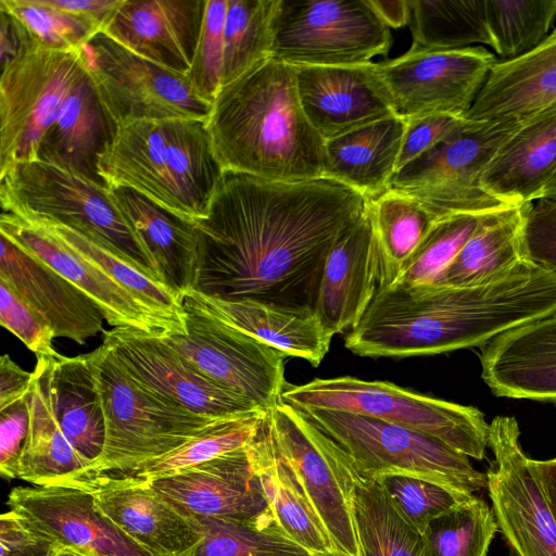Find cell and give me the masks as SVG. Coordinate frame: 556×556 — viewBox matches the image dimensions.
I'll use <instances>...</instances> for the list:
<instances>
[{"label":"cell","instance_id":"obj_4","mask_svg":"<svg viewBox=\"0 0 556 556\" xmlns=\"http://www.w3.org/2000/svg\"><path fill=\"white\" fill-rule=\"evenodd\" d=\"M98 169L106 187L132 188L192 223L206 216L224 173L207 121L191 118L118 125Z\"/></svg>","mask_w":556,"mask_h":556},{"label":"cell","instance_id":"obj_2","mask_svg":"<svg viewBox=\"0 0 556 556\" xmlns=\"http://www.w3.org/2000/svg\"><path fill=\"white\" fill-rule=\"evenodd\" d=\"M556 311V275L525 258L509 274L473 287L379 283L344 345L363 357L404 358L483 346Z\"/></svg>","mask_w":556,"mask_h":556},{"label":"cell","instance_id":"obj_40","mask_svg":"<svg viewBox=\"0 0 556 556\" xmlns=\"http://www.w3.org/2000/svg\"><path fill=\"white\" fill-rule=\"evenodd\" d=\"M23 219L33 222L53 233L71 249L104 270L149 308L172 323L178 332H185L186 311L182 298L170 288L151 279L126 260L77 230L52 222Z\"/></svg>","mask_w":556,"mask_h":556},{"label":"cell","instance_id":"obj_41","mask_svg":"<svg viewBox=\"0 0 556 556\" xmlns=\"http://www.w3.org/2000/svg\"><path fill=\"white\" fill-rule=\"evenodd\" d=\"M415 45L427 49H459L471 43L491 48L483 0H410Z\"/></svg>","mask_w":556,"mask_h":556},{"label":"cell","instance_id":"obj_55","mask_svg":"<svg viewBox=\"0 0 556 556\" xmlns=\"http://www.w3.org/2000/svg\"><path fill=\"white\" fill-rule=\"evenodd\" d=\"M33 371L22 369L4 354L0 358V409L24 399L28 392Z\"/></svg>","mask_w":556,"mask_h":556},{"label":"cell","instance_id":"obj_17","mask_svg":"<svg viewBox=\"0 0 556 556\" xmlns=\"http://www.w3.org/2000/svg\"><path fill=\"white\" fill-rule=\"evenodd\" d=\"M267 419L278 448L298 475L334 548L359 556L340 448L292 405L279 402L267 410Z\"/></svg>","mask_w":556,"mask_h":556},{"label":"cell","instance_id":"obj_25","mask_svg":"<svg viewBox=\"0 0 556 556\" xmlns=\"http://www.w3.org/2000/svg\"><path fill=\"white\" fill-rule=\"evenodd\" d=\"M378 247L370 205L333 243L321 275L315 313L334 336L348 332L369 304L379 282Z\"/></svg>","mask_w":556,"mask_h":556},{"label":"cell","instance_id":"obj_35","mask_svg":"<svg viewBox=\"0 0 556 556\" xmlns=\"http://www.w3.org/2000/svg\"><path fill=\"white\" fill-rule=\"evenodd\" d=\"M406 122L394 115L326 141L328 178L374 200L396 173Z\"/></svg>","mask_w":556,"mask_h":556},{"label":"cell","instance_id":"obj_1","mask_svg":"<svg viewBox=\"0 0 556 556\" xmlns=\"http://www.w3.org/2000/svg\"><path fill=\"white\" fill-rule=\"evenodd\" d=\"M369 199L332 178L283 182L224 170L193 222V291L315 311L327 256Z\"/></svg>","mask_w":556,"mask_h":556},{"label":"cell","instance_id":"obj_29","mask_svg":"<svg viewBox=\"0 0 556 556\" xmlns=\"http://www.w3.org/2000/svg\"><path fill=\"white\" fill-rule=\"evenodd\" d=\"M116 130V123L85 68L71 89L59 117L42 137L37 160L106 187L99 174L98 162Z\"/></svg>","mask_w":556,"mask_h":556},{"label":"cell","instance_id":"obj_57","mask_svg":"<svg viewBox=\"0 0 556 556\" xmlns=\"http://www.w3.org/2000/svg\"><path fill=\"white\" fill-rule=\"evenodd\" d=\"M45 4L70 13L90 16L104 27L124 0H41Z\"/></svg>","mask_w":556,"mask_h":556},{"label":"cell","instance_id":"obj_23","mask_svg":"<svg viewBox=\"0 0 556 556\" xmlns=\"http://www.w3.org/2000/svg\"><path fill=\"white\" fill-rule=\"evenodd\" d=\"M0 248V280L49 323L54 338L85 344L103 331L104 316L85 292L1 232Z\"/></svg>","mask_w":556,"mask_h":556},{"label":"cell","instance_id":"obj_22","mask_svg":"<svg viewBox=\"0 0 556 556\" xmlns=\"http://www.w3.org/2000/svg\"><path fill=\"white\" fill-rule=\"evenodd\" d=\"M206 0H124L102 30L132 52L187 75Z\"/></svg>","mask_w":556,"mask_h":556},{"label":"cell","instance_id":"obj_11","mask_svg":"<svg viewBox=\"0 0 556 556\" xmlns=\"http://www.w3.org/2000/svg\"><path fill=\"white\" fill-rule=\"evenodd\" d=\"M83 48L56 51L35 40L0 76V173L37 160L47 130L85 72Z\"/></svg>","mask_w":556,"mask_h":556},{"label":"cell","instance_id":"obj_49","mask_svg":"<svg viewBox=\"0 0 556 556\" xmlns=\"http://www.w3.org/2000/svg\"><path fill=\"white\" fill-rule=\"evenodd\" d=\"M227 10L228 0H206L198 47L187 74L199 96L212 104L222 83Z\"/></svg>","mask_w":556,"mask_h":556},{"label":"cell","instance_id":"obj_31","mask_svg":"<svg viewBox=\"0 0 556 556\" xmlns=\"http://www.w3.org/2000/svg\"><path fill=\"white\" fill-rule=\"evenodd\" d=\"M109 195L151 255L163 282L180 298L193 289L197 237L192 222L139 191L108 187Z\"/></svg>","mask_w":556,"mask_h":556},{"label":"cell","instance_id":"obj_9","mask_svg":"<svg viewBox=\"0 0 556 556\" xmlns=\"http://www.w3.org/2000/svg\"><path fill=\"white\" fill-rule=\"evenodd\" d=\"M522 121L466 123L396 172L389 189L417 200L437 220L484 216L511 206L482 184L486 165Z\"/></svg>","mask_w":556,"mask_h":556},{"label":"cell","instance_id":"obj_15","mask_svg":"<svg viewBox=\"0 0 556 556\" xmlns=\"http://www.w3.org/2000/svg\"><path fill=\"white\" fill-rule=\"evenodd\" d=\"M515 417L489 424L488 491L498 531L516 556H556V523L520 444Z\"/></svg>","mask_w":556,"mask_h":556},{"label":"cell","instance_id":"obj_36","mask_svg":"<svg viewBox=\"0 0 556 556\" xmlns=\"http://www.w3.org/2000/svg\"><path fill=\"white\" fill-rule=\"evenodd\" d=\"M51 394L60 429L90 468L103 454L106 424L98 382L87 354L53 358Z\"/></svg>","mask_w":556,"mask_h":556},{"label":"cell","instance_id":"obj_43","mask_svg":"<svg viewBox=\"0 0 556 556\" xmlns=\"http://www.w3.org/2000/svg\"><path fill=\"white\" fill-rule=\"evenodd\" d=\"M497 531L492 507L473 495L428 522L420 532L424 556H488Z\"/></svg>","mask_w":556,"mask_h":556},{"label":"cell","instance_id":"obj_30","mask_svg":"<svg viewBox=\"0 0 556 556\" xmlns=\"http://www.w3.org/2000/svg\"><path fill=\"white\" fill-rule=\"evenodd\" d=\"M556 174V108L523 121L501 146L482 175V184L511 205L541 199Z\"/></svg>","mask_w":556,"mask_h":556},{"label":"cell","instance_id":"obj_51","mask_svg":"<svg viewBox=\"0 0 556 556\" xmlns=\"http://www.w3.org/2000/svg\"><path fill=\"white\" fill-rule=\"evenodd\" d=\"M396 172L458 130L466 119L432 114L405 121Z\"/></svg>","mask_w":556,"mask_h":556},{"label":"cell","instance_id":"obj_32","mask_svg":"<svg viewBox=\"0 0 556 556\" xmlns=\"http://www.w3.org/2000/svg\"><path fill=\"white\" fill-rule=\"evenodd\" d=\"M53 358L37 357L26 394L30 425L18 477L33 485H66L89 468L70 444L56 420L51 394Z\"/></svg>","mask_w":556,"mask_h":556},{"label":"cell","instance_id":"obj_34","mask_svg":"<svg viewBox=\"0 0 556 556\" xmlns=\"http://www.w3.org/2000/svg\"><path fill=\"white\" fill-rule=\"evenodd\" d=\"M531 203L481 216L477 228L450 266L431 286L473 287L509 274L526 255Z\"/></svg>","mask_w":556,"mask_h":556},{"label":"cell","instance_id":"obj_27","mask_svg":"<svg viewBox=\"0 0 556 556\" xmlns=\"http://www.w3.org/2000/svg\"><path fill=\"white\" fill-rule=\"evenodd\" d=\"M556 108V29L534 49L496 60L466 121H522Z\"/></svg>","mask_w":556,"mask_h":556},{"label":"cell","instance_id":"obj_45","mask_svg":"<svg viewBox=\"0 0 556 556\" xmlns=\"http://www.w3.org/2000/svg\"><path fill=\"white\" fill-rule=\"evenodd\" d=\"M202 539L190 556H312L281 529L257 523L185 515Z\"/></svg>","mask_w":556,"mask_h":556},{"label":"cell","instance_id":"obj_44","mask_svg":"<svg viewBox=\"0 0 556 556\" xmlns=\"http://www.w3.org/2000/svg\"><path fill=\"white\" fill-rule=\"evenodd\" d=\"M491 49L498 60L539 46L556 20V0H483Z\"/></svg>","mask_w":556,"mask_h":556},{"label":"cell","instance_id":"obj_10","mask_svg":"<svg viewBox=\"0 0 556 556\" xmlns=\"http://www.w3.org/2000/svg\"><path fill=\"white\" fill-rule=\"evenodd\" d=\"M271 28V58L293 66L367 64L392 46L367 0H278Z\"/></svg>","mask_w":556,"mask_h":556},{"label":"cell","instance_id":"obj_46","mask_svg":"<svg viewBox=\"0 0 556 556\" xmlns=\"http://www.w3.org/2000/svg\"><path fill=\"white\" fill-rule=\"evenodd\" d=\"M481 216L455 215L439 219L403 263L393 286H431L450 266L473 233Z\"/></svg>","mask_w":556,"mask_h":556},{"label":"cell","instance_id":"obj_33","mask_svg":"<svg viewBox=\"0 0 556 556\" xmlns=\"http://www.w3.org/2000/svg\"><path fill=\"white\" fill-rule=\"evenodd\" d=\"M248 448L280 529L312 554L336 549L298 475L273 438L267 412Z\"/></svg>","mask_w":556,"mask_h":556},{"label":"cell","instance_id":"obj_38","mask_svg":"<svg viewBox=\"0 0 556 556\" xmlns=\"http://www.w3.org/2000/svg\"><path fill=\"white\" fill-rule=\"evenodd\" d=\"M266 412L219 420L178 448L132 466L108 471L77 485L91 489L104 484L144 483L168 477L225 453L245 447L255 437Z\"/></svg>","mask_w":556,"mask_h":556},{"label":"cell","instance_id":"obj_37","mask_svg":"<svg viewBox=\"0 0 556 556\" xmlns=\"http://www.w3.org/2000/svg\"><path fill=\"white\" fill-rule=\"evenodd\" d=\"M342 479L359 556H424L421 533L399 513L379 481L358 471L344 454Z\"/></svg>","mask_w":556,"mask_h":556},{"label":"cell","instance_id":"obj_62","mask_svg":"<svg viewBox=\"0 0 556 556\" xmlns=\"http://www.w3.org/2000/svg\"><path fill=\"white\" fill-rule=\"evenodd\" d=\"M54 556H84L71 549L61 548Z\"/></svg>","mask_w":556,"mask_h":556},{"label":"cell","instance_id":"obj_16","mask_svg":"<svg viewBox=\"0 0 556 556\" xmlns=\"http://www.w3.org/2000/svg\"><path fill=\"white\" fill-rule=\"evenodd\" d=\"M102 344L132 379L180 408L218 419L264 410L198 371L156 331L112 328L104 331Z\"/></svg>","mask_w":556,"mask_h":556},{"label":"cell","instance_id":"obj_7","mask_svg":"<svg viewBox=\"0 0 556 556\" xmlns=\"http://www.w3.org/2000/svg\"><path fill=\"white\" fill-rule=\"evenodd\" d=\"M281 402L374 417L431 435L478 460L484 458L489 447V424L477 407L420 394L389 381L343 376L316 378L298 386L287 383Z\"/></svg>","mask_w":556,"mask_h":556},{"label":"cell","instance_id":"obj_26","mask_svg":"<svg viewBox=\"0 0 556 556\" xmlns=\"http://www.w3.org/2000/svg\"><path fill=\"white\" fill-rule=\"evenodd\" d=\"M184 308L207 315L318 367L329 351L331 336L313 308H292L249 299L227 300L191 290Z\"/></svg>","mask_w":556,"mask_h":556},{"label":"cell","instance_id":"obj_58","mask_svg":"<svg viewBox=\"0 0 556 556\" xmlns=\"http://www.w3.org/2000/svg\"><path fill=\"white\" fill-rule=\"evenodd\" d=\"M367 2L389 28H401L410 23V0H367Z\"/></svg>","mask_w":556,"mask_h":556},{"label":"cell","instance_id":"obj_20","mask_svg":"<svg viewBox=\"0 0 556 556\" xmlns=\"http://www.w3.org/2000/svg\"><path fill=\"white\" fill-rule=\"evenodd\" d=\"M294 67L304 113L325 141L395 115L377 63Z\"/></svg>","mask_w":556,"mask_h":556},{"label":"cell","instance_id":"obj_56","mask_svg":"<svg viewBox=\"0 0 556 556\" xmlns=\"http://www.w3.org/2000/svg\"><path fill=\"white\" fill-rule=\"evenodd\" d=\"M33 41L28 30L14 16L0 10L1 68L20 55Z\"/></svg>","mask_w":556,"mask_h":556},{"label":"cell","instance_id":"obj_13","mask_svg":"<svg viewBox=\"0 0 556 556\" xmlns=\"http://www.w3.org/2000/svg\"><path fill=\"white\" fill-rule=\"evenodd\" d=\"M185 311V332L156 331L164 342L198 371L262 409L281 402L287 355L215 318Z\"/></svg>","mask_w":556,"mask_h":556},{"label":"cell","instance_id":"obj_52","mask_svg":"<svg viewBox=\"0 0 556 556\" xmlns=\"http://www.w3.org/2000/svg\"><path fill=\"white\" fill-rule=\"evenodd\" d=\"M526 255L556 275V201L541 199L530 205Z\"/></svg>","mask_w":556,"mask_h":556},{"label":"cell","instance_id":"obj_53","mask_svg":"<svg viewBox=\"0 0 556 556\" xmlns=\"http://www.w3.org/2000/svg\"><path fill=\"white\" fill-rule=\"evenodd\" d=\"M30 415L27 397L0 409V472L17 479L21 456L28 437Z\"/></svg>","mask_w":556,"mask_h":556},{"label":"cell","instance_id":"obj_42","mask_svg":"<svg viewBox=\"0 0 556 556\" xmlns=\"http://www.w3.org/2000/svg\"><path fill=\"white\" fill-rule=\"evenodd\" d=\"M278 0H228L220 87L271 58Z\"/></svg>","mask_w":556,"mask_h":556},{"label":"cell","instance_id":"obj_60","mask_svg":"<svg viewBox=\"0 0 556 556\" xmlns=\"http://www.w3.org/2000/svg\"><path fill=\"white\" fill-rule=\"evenodd\" d=\"M541 199L555 200L556 201V174L546 185L542 192ZM540 199V200H541Z\"/></svg>","mask_w":556,"mask_h":556},{"label":"cell","instance_id":"obj_8","mask_svg":"<svg viewBox=\"0 0 556 556\" xmlns=\"http://www.w3.org/2000/svg\"><path fill=\"white\" fill-rule=\"evenodd\" d=\"M295 408L366 476L408 473L466 495L488 488L467 455L431 435L359 414Z\"/></svg>","mask_w":556,"mask_h":556},{"label":"cell","instance_id":"obj_18","mask_svg":"<svg viewBox=\"0 0 556 556\" xmlns=\"http://www.w3.org/2000/svg\"><path fill=\"white\" fill-rule=\"evenodd\" d=\"M8 505L33 532L84 556H150L73 485L16 486Z\"/></svg>","mask_w":556,"mask_h":556},{"label":"cell","instance_id":"obj_61","mask_svg":"<svg viewBox=\"0 0 556 556\" xmlns=\"http://www.w3.org/2000/svg\"><path fill=\"white\" fill-rule=\"evenodd\" d=\"M312 556H351V555H348V554L341 553L337 549H333V551L325 552V553H315V554H312Z\"/></svg>","mask_w":556,"mask_h":556},{"label":"cell","instance_id":"obj_12","mask_svg":"<svg viewBox=\"0 0 556 556\" xmlns=\"http://www.w3.org/2000/svg\"><path fill=\"white\" fill-rule=\"evenodd\" d=\"M83 55L117 126L135 121H207L212 103L199 96L187 75L142 58L103 31L83 47Z\"/></svg>","mask_w":556,"mask_h":556},{"label":"cell","instance_id":"obj_54","mask_svg":"<svg viewBox=\"0 0 556 556\" xmlns=\"http://www.w3.org/2000/svg\"><path fill=\"white\" fill-rule=\"evenodd\" d=\"M61 548L29 530L10 510L0 517V556H54Z\"/></svg>","mask_w":556,"mask_h":556},{"label":"cell","instance_id":"obj_48","mask_svg":"<svg viewBox=\"0 0 556 556\" xmlns=\"http://www.w3.org/2000/svg\"><path fill=\"white\" fill-rule=\"evenodd\" d=\"M376 479L399 513L419 532L433 518L473 496L408 473H384Z\"/></svg>","mask_w":556,"mask_h":556},{"label":"cell","instance_id":"obj_21","mask_svg":"<svg viewBox=\"0 0 556 556\" xmlns=\"http://www.w3.org/2000/svg\"><path fill=\"white\" fill-rule=\"evenodd\" d=\"M0 232L35 255L85 292L113 328H134L144 332L178 331L110 275L43 227L2 212Z\"/></svg>","mask_w":556,"mask_h":556},{"label":"cell","instance_id":"obj_59","mask_svg":"<svg viewBox=\"0 0 556 556\" xmlns=\"http://www.w3.org/2000/svg\"><path fill=\"white\" fill-rule=\"evenodd\" d=\"M529 466L536 478L546 504L556 523V458L529 459Z\"/></svg>","mask_w":556,"mask_h":556},{"label":"cell","instance_id":"obj_47","mask_svg":"<svg viewBox=\"0 0 556 556\" xmlns=\"http://www.w3.org/2000/svg\"><path fill=\"white\" fill-rule=\"evenodd\" d=\"M0 10L14 16L38 45L51 50L81 49L103 30L90 16L49 7L41 0H0Z\"/></svg>","mask_w":556,"mask_h":556},{"label":"cell","instance_id":"obj_24","mask_svg":"<svg viewBox=\"0 0 556 556\" xmlns=\"http://www.w3.org/2000/svg\"><path fill=\"white\" fill-rule=\"evenodd\" d=\"M481 377L501 397L556 404V311L480 348Z\"/></svg>","mask_w":556,"mask_h":556},{"label":"cell","instance_id":"obj_5","mask_svg":"<svg viewBox=\"0 0 556 556\" xmlns=\"http://www.w3.org/2000/svg\"><path fill=\"white\" fill-rule=\"evenodd\" d=\"M0 202L2 212L77 230L165 285L106 187L34 160L14 164L0 173Z\"/></svg>","mask_w":556,"mask_h":556},{"label":"cell","instance_id":"obj_50","mask_svg":"<svg viewBox=\"0 0 556 556\" xmlns=\"http://www.w3.org/2000/svg\"><path fill=\"white\" fill-rule=\"evenodd\" d=\"M0 324L17 337L37 357L61 356L53 348L54 333L49 323L2 280H0Z\"/></svg>","mask_w":556,"mask_h":556},{"label":"cell","instance_id":"obj_28","mask_svg":"<svg viewBox=\"0 0 556 556\" xmlns=\"http://www.w3.org/2000/svg\"><path fill=\"white\" fill-rule=\"evenodd\" d=\"M97 507L150 556H190L202 535L188 517L148 483L88 489Z\"/></svg>","mask_w":556,"mask_h":556},{"label":"cell","instance_id":"obj_39","mask_svg":"<svg viewBox=\"0 0 556 556\" xmlns=\"http://www.w3.org/2000/svg\"><path fill=\"white\" fill-rule=\"evenodd\" d=\"M379 255V283L391 285L437 219L414 198L387 190L369 200Z\"/></svg>","mask_w":556,"mask_h":556},{"label":"cell","instance_id":"obj_3","mask_svg":"<svg viewBox=\"0 0 556 556\" xmlns=\"http://www.w3.org/2000/svg\"><path fill=\"white\" fill-rule=\"evenodd\" d=\"M207 127L223 170L283 182L327 177L326 141L304 113L293 65L270 58L220 87Z\"/></svg>","mask_w":556,"mask_h":556},{"label":"cell","instance_id":"obj_14","mask_svg":"<svg viewBox=\"0 0 556 556\" xmlns=\"http://www.w3.org/2000/svg\"><path fill=\"white\" fill-rule=\"evenodd\" d=\"M496 56L482 46L427 49L413 43L403 55L377 63L396 116L432 114L466 118Z\"/></svg>","mask_w":556,"mask_h":556},{"label":"cell","instance_id":"obj_19","mask_svg":"<svg viewBox=\"0 0 556 556\" xmlns=\"http://www.w3.org/2000/svg\"><path fill=\"white\" fill-rule=\"evenodd\" d=\"M184 515L279 528L248 445L144 482Z\"/></svg>","mask_w":556,"mask_h":556},{"label":"cell","instance_id":"obj_6","mask_svg":"<svg viewBox=\"0 0 556 556\" xmlns=\"http://www.w3.org/2000/svg\"><path fill=\"white\" fill-rule=\"evenodd\" d=\"M87 356L101 394L106 441L100 459L66 485L167 454L223 420L191 413L151 392L103 344Z\"/></svg>","mask_w":556,"mask_h":556}]
</instances>
